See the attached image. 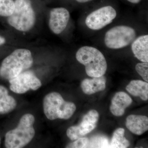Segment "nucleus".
<instances>
[{
	"label": "nucleus",
	"instance_id": "nucleus-12",
	"mask_svg": "<svg viewBox=\"0 0 148 148\" xmlns=\"http://www.w3.org/2000/svg\"><path fill=\"white\" fill-rule=\"evenodd\" d=\"M126 127L133 134L142 135L148 130V118L145 116L130 115L126 121Z\"/></svg>",
	"mask_w": 148,
	"mask_h": 148
},
{
	"label": "nucleus",
	"instance_id": "nucleus-19",
	"mask_svg": "<svg viewBox=\"0 0 148 148\" xmlns=\"http://www.w3.org/2000/svg\"><path fill=\"white\" fill-rule=\"evenodd\" d=\"M14 8V0H0V16L8 17L13 13Z\"/></svg>",
	"mask_w": 148,
	"mask_h": 148
},
{
	"label": "nucleus",
	"instance_id": "nucleus-20",
	"mask_svg": "<svg viewBox=\"0 0 148 148\" xmlns=\"http://www.w3.org/2000/svg\"><path fill=\"white\" fill-rule=\"evenodd\" d=\"M135 70L144 80L148 82V64L147 62L138 63L135 66Z\"/></svg>",
	"mask_w": 148,
	"mask_h": 148
},
{
	"label": "nucleus",
	"instance_id": "nucleus-18",
	"mask_svg": "<svg viewBox=\"0 0 148 148\" xmlns=\"http://www.w3.org/2000/svg\"><path fill=\"white\" fill-rule=\"evenodd\" d=\"M88 148H110L108 139L104 135L93 136L89 139Z\"/></svg>",
	"mask_w": 148,
	"mask_h": 148
},
{
	"label": "nucleus",
	"instance_id": "nucleus-25",
	"mask_svg": "<svg viewBox=\"0 0 148 148\" xmlns=\"http://www.w3.org/2000/svg\"><path fill=\"white\" fill-rule=\"evenodd\" d=\"M0 142H1V138H0Z\"/></svg>",
	"mask_w": 148,
	"mask_h": 148
},
{
	"label": "nucleus",
	"instance_id": "nucleus-3",
	"mask_svg": "<svg viewBox=\"0 0 148 148\" xmlns=\"http://www.w3.org/2000/svg\"><path fill=\"white\" fill-rule=\"evenodd\" d=\"M76 58L85 67L86 73L91 77L104 75L107 69V63L105 56L95 47L84 46L77 51Z\"/></svg>",
	"mask_w": 148,
	"mask_h": 148
},
{
	"label": "nucleus",
	"instance_id": "nucleus-9",
	"mask_svg": "<svg viewBox=\"0 0 148 148\" xmlns=\"http://www.w3.org/2000/svg\"><path fill=\"white\" fill-rule=\"evenodd\" d=\"M99 117V113L97 111H89L83 116L79 125L68 128L66 132L68 138L70 140H75L90 133L96 127Z\"/></svg>",
	"mask_w": 148,
	"mask_h": 148
},
{
	"label": "nucleus",
	"instance_id": "nucleus-23",
	"mask_svg": "<svg viewBox=\"0 0 148 148\" xmlns=\"http://www.w3.org/2000/svg\"><path fill=\"white\" fill-rule=\"evenodd\" d=\"M127 1L132 3L137 4L140 3L141 0H127Z\"/></svg>",
	"mask_w": 148,
	"mask_h": 148
},
{
	"label": "nucleus",
	"instance_id": "nucleus-4",
	"mask_svg": "<svg viewBox=\"0 0 148 148\" xmlns=\"http://www.w3.org/2000/svg\"><path fill=\"white\" fill-rule=\"evenodd\" d=\"M43 105L45 114L50 120L57 119H69L76 110L74 103L66 102L61 94L55 92L46 95L44 98Z\"/></svg>",
	"mask_w": 148,
	"mask_h": 148
},
{
	"label": "nucleus",
	"instance_id": "nucleus-24",
	"mask_svg": "<svg viewBox=\"0 0 148 148\" xmlns=\"http://www.w3.org/2000/svg\"><path fill=\"white\" fill-rule=\"evenodd\" d=\"M78 2L80 3H85L88 2L92 0H75Z\"/></svg>",
	"mask_w": 148,
	"mask_h": 148
},
{
	"label": "nucleus",
	"instance_id": "nucleus-13",
	"mask_svg": "<svg viewBox=\"0 0 148 148\" xmlns=\"http://www.w3.org/2000/svg\"><path fill=\"white\" fill-rule=\"evenodd\" d=\"M107 79L104 75L94 77L92 79H86L82 82L81 87L83 92L91 95L105 90Z\"/></svg>",
	"mask_w": 148,
	"mask_h": 148
},
{
	"label": "nucleus",
	"instance_id": "nucleus-7",
	"mask_svg": "<svg viewBox=\"0 0 148 148\" xmlns=\"http://www.w3.org/2000/svg\"><path fill=\"white\" fill-rule=\"evenodd\" d=\"M9 81L10 90L18 94L25 93L30 89L38 90L42 86L40 80L31 71H24Z\"/></svg>",
	"mask_w": 148,
	"mask_h": 148
},
{
	"label": "nucleus",
	"instance_id": "nucleus-1",
	"mask_svg": "<svg viewBox=\"0 0 148 148\" xmlns=\"http://www.w3.org/2000/svg\"><path fill=\"white\" fill-rule=\"evenodd\" d=\"M34 59L29 49H18L14 51L4 59L0 67V77L10 80L30 69Z\"/></svg>",
	"mask_w": 148,
	"mask_h": 148
},
{
	"label": "nucleus",
	"instance_id": "nucleus-14",
	"mask_svg": "<svg viewBox=\"0 0 148 148\" xmlns=\"http://www.w3.org/2000/svg\"><path fill=\"white\" fill-rule=\"evenodd\" d=\"M131 49L135 57L142 62H148V35L140 36L132 43Z\"/></svg>",
	"mask_w": 148,
	"mask_h": 148
},
{
	"label": "nucleus",
	"instance_id": "nucleus-10",
	"mask_svg": "<svg viewBox=\"0 0 148 148\" xmlns=\"http://www.w3.org/2000/svg\"><path fill=\"white\" fill-rule=\"evenodd\" d=\"M70 14L64 8H56L50 11L49 26L51 32L59 34L64 31L69 23Z\"/></svg>",
	"mask_w": 148,
	"mask_h": 148
},
{
	"label": "nucleus",
	"instance_id": "nucleus-22",
	"mask_svg": "<svg viewBox=\"0 0 148 148\" xmlns=\"http://www.w3.org/2000/svg\"><path fill=\"white\" fill-rule=\"evenodd\" d=\"M6 40L4 37L0 36V45H2L5 43Z\"/></svg>",
	"mask_w": 148,
	"mask_h": 148
},
{
	"label": "nucleus",
	"instance_id": "nucleus-15",
	"mask_svg": "<svg viewBox=\"0 0 148 148\" xmlns=\"http://www.w3.org/2000/svg\"><path fill=\"white\" fill-rule=\"evenodd\" d=\"M126 90L131 95L139 97L143 101L148 99V84L140 80L131 81L126 87Z\"/></svg>",
	"mask_w": 148,
	"mask_h": 148
},
{
	"label": "nucleus",
	"instance_id": "nucleus-8",
	"mask_svg": "<svg viewBox=\"0 0 148 148\" xmlns=\"http://www.w3.org/2000/svg\"><path fill=\"white\" fill-rule=\"evenodd\" d=\"M116 15V11L112 7H103L88 15L86 18V25L92 30H100L112 23Z\"/></svg>",
	"mask_w": 148,
	"mask_h": 148
},
{
	"label": "nucleus",
	"instance_id": "nucleus-16",
	"mask_svg": "<svg viewBox=\"0 0 148 148\" xmlns=\"http://www.w3.org/2000/svg\"><path fill=\"white\" fill-rule=\"evenodd\" d=\"M16 102L9 94L8 90L0 85V114L9 113L16 108Z\"/></svg>",
	"mask_w": 148,
	"mask_h": 148
},
{
	"label": "nucleus",
	"instance_id": "nucleus-17",
	"mask_svg": "<svg viewBox=\"0 0 148 148\" xmlns=\"http://www.w3.org/2000/svg\"><path fill=\"white\" fill-rule=\"evenodd\" d=\"M125 130L119 128L114 132L110 143V148H125L130 145V142L125 138Z\"/></svg>",
	"mask_w": 148,
	"mask_h": 148
},
{
	"label": "nucleus",
	"instance_id": "nucleus-21",
	"mask_svg": "<svg viewBox=\"0 0 148 148\" xmlns=\"http://www.w3.org/2000/svg\"><path fill=\"white\" fill-rule=\"evenodd\" d=\"M89 139L86 138H80L70 143L66 148H88Z\"/></svg>",
	"mask_w": 148,
	"mask_h": 148
},
{
	"label": "nucleus",
	"instance_id": "nucleus-11",
	"mask_svg": "<svg viewBox=\"0 0 148 148\" xmlns=\"http://www.w3.org/2000/svg\"><path fill=\"white\" fill-rule=\"evenodd\" d=\"M132 102V98L127 93L121 91L117 92L112 99L110 110L115 116H122Z\"/></svg>",
	"mask_w": 148,
	"mask_h": 148
},
{
	"label": "nucleus",
	"instance_id": "nucleus-5",
	"mask_svg": "<svg viewBox=\"0 0 148 148\" xmlns=\"http://www.w3.org/2000/svg\"><path fill=\"white\" fill-rule=\"evenodd\" d=\"M36 16L30 0H15L13 13L8 16V22L18 31L27 32L34 26Z\"/></svg>",
	"mask_w": 148,
	"mask_h": 148
},
{
	"label": "nucleus",
	"instance_id": "nucleus-2",
	"mask_svg": "<svg viewBox=\"0 0 148 148\" xmlns=\"http://www.w3.org/2000/svg\"><path fill=\"white\" fill-rule=\"evenodd\" d=\"M35 120L32 114H25L21 117L17 127L6 134L5 147L21 148L28 145L35 136Z\"/></svg>",
	"mask_w": 148,
	"mask_h": 148
},
{
	"label": "nucleus",
	"instance_id": "nucleus-6",
	"mask_svg": "<svg viewBox=\"0 0 148 148\" xmlns=\"http://www.w3.org/2000/svg\"><path fill=\"white\" fill-rule=\"evenodd\" d=\"M136 37L135 29L128 26L121 25L113 27L106 32L104 42L107 47L119 49L130 45Z\"/></svg>",
	"mask_w": 148,
	"mask_h": 148
}]
</instances>
